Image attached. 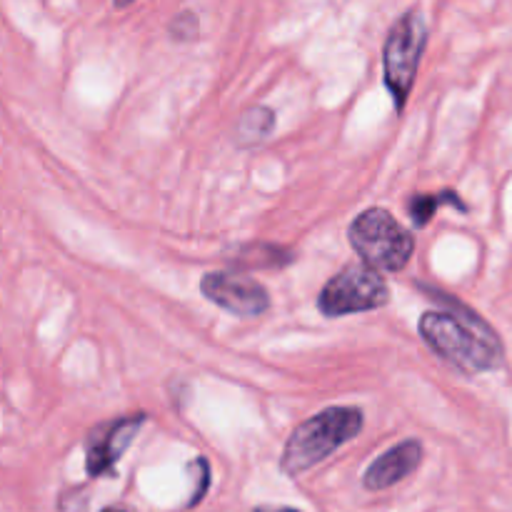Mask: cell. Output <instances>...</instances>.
<instances>
[{"mask_svg":"<svg viewBox=\"0 0 512 512\" xmlns=\"http://www.w3.org/2000/svg\"><path fill=\"white\" fill-rule=\"evenodd\" d=\"M445 305L448 310H428L418 323L428 348L465 375L500 368L505 348L493 325L458 300L445 298Z\"/></svg>","mask_w":512,"mask_h":512,"instance_id":"obj_1","label":"cell"},{"mask_svg":"<svg viewBox=\"0 0 512 512\" xmlns=\"http://www.w3.org/2000/svg\"><path fill=\"white\" fill-rule=\"evenodd\" d=\"M363 430L360 408H328L313 415L290 433L280 455V468L288 475L308 473L318 463L335 453L340 445L353 440Z\"/></svg>","mask_w":512,"mask_h":512,"instance_id":"obj_2","label":"cell"},{"mask_svg":"<svg viewBox=\"0 0 512 512\" xmlns=\"http://www.w3.org/2000/svg\"><path fill=\"white\" fill-rule=\"evenodd\" d=\"M350 245L360 255V263L380 273H398L413 258L415 240L385 208L360 213L348 228Z\"/></svg>","mask_w":512,"mask_h":512,"instance_id":"obj_3","label":"cell"},{"mask_svg":"<svg viewBox=\"0 0 512 512\" xmlns=\"http://www.w3.org/2000/svg\"><path fill=\"white\" fill-rule=\"evenodd\" d=\"M388 300L390 288L378 270L365 263H350L320 290L318 308L325 318H343V315L383 308Z\"/></svg>","mask_w":512,"mask_h":512,"instance_id":"obj_4","label":"cell"},{"mask_svg":"<svg viewBox=\"0 0 512 512\" xmlns=\"http://www.w3.org/2000/svg\"><path fill=\"white\" fill-rule=\"evenodd\" d=\"M425 40H428V25H425L423 15H420L418 10H410L403 18H398V23L390 30L388 40H385V85H388L390 95H393L398 113L403 110L410 88H413L415 83V75H418Z\"/></svg>","mask_w":512,"mask_h":512,"instance_id":"obj_5","label":"cell"},{"mask_svg":"<svg viewBox=\"0 0 512 512\" xmlns=\"http://www.w3.org/2000/svg\"><path fill=\"white\" fill-rule=\"evenodd\" d=\"M205 298L218 308L238 318H258L270 308V295L265 285L240 273H208L200 280Z\"/></svg>","mask_w":512,"mask_h":512,"instance_id":"obj_6","label":"cell"},{"mask_svg":"<svg viewBox=\"0 0 512 512\" xmlns=\"http://www.w3.org/2000/svg\"><path fill=\"white\" fill-rule=\"evenodd\" d=\"M145 425V415H130V418H115L110 423H100L90 430L85 440V468L90 478H103L113 473L115 463L130 448L138 430Z\"/></svg>","mask_w":512,"mask_h":512,"instance_id":"obj_7","label":"cell"},{"mask_svg":"<svg viewBox=\"0 0 512 512\" xmlns=\"http://www.w3.org/2000/svg\"><path fill=\"white\" fill-rule=\"evenodd\" d=\"M420 460H423V445L418 440H405V443L395 445L388 453L380 455L363 475V485L368 490H388L413 475L418 470Z\"/></svg>","mask_w":512,"mask_h":512,"instance_id":"obj_8","label":"cell"},{"mask_svg":"<svg viewBox=\"0 0 512 512\" xmlns=\"http://www.w3.org/2000/svg\"><path fill=\"white\" fill-rule=\"evenodd\" d=\"M275 128V113L265 105H255V108H248L238 118V128H235V138H238L240 145H255L263 143Z\"/></svg>","mask_w":512,"mask_h":512,"instance_id":"obj_9","label":"cell"},{"mask_svg":"<svg viewBox=\"0 0 512 512\" xmlns=\"http://www.w3.org/2000/svg\"><path fill=\"white\" fill-rule=\"evenodd\" d=\"M443 205H453V208L458 210H468L458 193H453V190H440V193H433V195H415L408 205V213L410 218H413V223L418 225V228H423V225H428L430 220H433L435 210L443 208Z\"/></svg>","mask_w":512,"mask_h":512,"instance_id":"obj_10","label":"cell"},{"mask_svg":"<svg viewBox=\"0 0 512 512\" xmlns=\"http://www.w3.org/2000/svg\"><path fill=\"white\" fill-rule=\"evenodd\" d=\"M255 512H298L293 508H258Z\"/></svg>","mask_w":512,"mask_h":512,"instance_id":"obj_11","label":"cell"},{"mask_svg":"<svg viewBox=\"0 0 512 512\" xmlns=\"http://www.w3.org/2000/svg\"><path fill=\"white\" fill-rule=\"evenodd\" d=\"M103 512H130V510H125V508H115V505H113V508H105Z\"/></svg>","mask_w":512,"mask_h":512,"instance_id":"obj_12","label":"cell"}]
</instances>
